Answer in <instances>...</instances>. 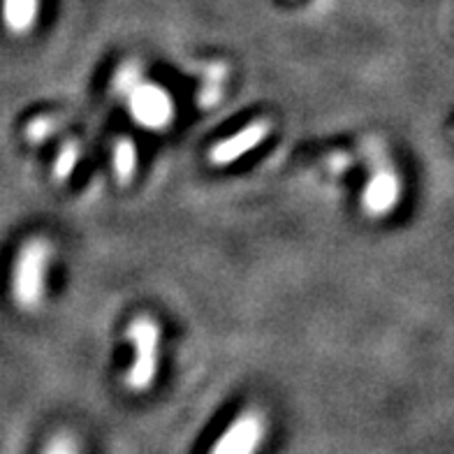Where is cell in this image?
I'll list each match as a JSON object with an SVG mask.
<instances>
[{
  "mask_svg": "<svg viewBox=\"0 0 454 454\" xmlns=\"http://www.w3.org/2000/svg\"><path fill=\"white\" fill-rule=\"evenodd\" d=\"M49 262L51 244L44 239H30L19 251L12 270V299L24 311H35L43 304Z\"/></svg>",
  "mask_w": 454,
  "mask_h": 454,
  "instance_id": "obj_1",
  "label": "cell"
},
{
  "mask_svg": "<svg viewBox=\"0 0 454 454\" xmlns=\"http://www.w3.org/2000/svg\"><path fill=\"white\" fill-rule=\"evenodd\" d=\"M126 339L135 350L132 366L126 371V387L130 392H146L156 380L160 362V325L149 316L135 317L128 325Z\"/></svg>",
  "mask_w": 454,
  "mask_h": 454,
  "instance_id": "obj_2",
  "label": "cell"
},
{
  "mask_svg": "<svg viewBox=\"0 0 454 454\" xmlns=\"http://www.w3.org/2000/svg\"><path fill=\"white\" fill-rule=\"evenodd\" d=\"M128 109L132 119L142 128L149 130H165L174 119V105L169 93L162 86L151 84V82H139L135 89L128 93Z\"/></svg>",
  "mask_w": 454,
  "mask_h": 454,
  "instance_id": "obj_3",
  "label": "cell"
},
{
  "mask_svg": "<svg viewBox=\"0 0 454 454\" xmlns=\"http://www.w3.org/2000/svg\"><path fill=\"white\" fill-rule=\"evenodd\" d=\"M264 434L267 422L262 412L246 411L223 431L209 454H257L262 448Z\"/></svg>",
  "mask_w": 454,
  "mask_h": 454,
  "instance_id": "obj_4",
  "label": "cell"
},
{
  "mask_svg": "<svg viewBox=\"0 0 454 454\" xmlns=\"http://www.w3.org/2000/svg\"><path fill=\"white\" fill-rule=\"evenodd\" d=\"M401 202V179L392 168H378L366 181L362 192V207L373 218H383Z\"/></svg>",
  "mask_w": 454,
  "mask_h": 454,
  "instance_id": "obj_5",
  "label": "cell"
},
{
  "mask_svg": "<svg viewBox=\"0 0 454 454\" xmlns=\"http://www.w3.org/2000/svg\"><path fill=\"white\" fill-rule=\"evenodd\" d=\"M271 126L270 121H255L251 126L241 128L237 135L232 137H225L223 142H218L214 149L209 151V162L215 168H225V165H232L234 160H239L241 156H246L248 151L257 149L260 144L264 142V137L270 135Z\"/></svg>",
  "mask_w": 454,
  "mask_h": 454,
  "instance_id": "obj_6",
  "label": "cell"
},
{
  "mask_svg": "<svg viewBox=\"0 0 454 454\" xmlns=\"http://www.w3.org/2000/svg\"><path fill=\"white\" fill-rule=\"evenodd\" d=\"M3 24L12 35H26L35 28L40 17V0H3Z\"/></svg>",
  "mask_w": 454,
  "mask_h": 454,
  "instance_id": "obj_7",
  "label": "cell"
},
{
  "mask_svg": "<svg viewBox=\"0 0 454 454\" xmlns=\"http://www.w3.org/2000/svg\"><path fill=\"white\" fill-rule=\"evenodd\" d=\"M137 169V149L130 137H121L114 144V174L119 184H130Z\"/></svg>",
  "mask_w": 454,
  "mask_h": 454,
  "instance_id": "obj_8",
  "label": "cell"
},
{
  "mask_svg": "<svg viewBox=\"0 0 454 454\" xmlns=\"http://www.w3.org/2000/svg\"><path fill=\"white\" fill-rule=\"evenodd\" d=\"M79 153H82V151H79V144L74 142V139H67V142L60 146L59 158H56L54 162L56 181H67V176H70V174L74 172V168H77Z\"/></svg>",
  "mask_w": 454,
  "mask_h": 454,
  "instance_id": "obj_9",
  "label": "cell"
},
{
  "mask_svg": "<svg viewBox=\"0 0 454 454\" xmlns=\"http://www.w3.org/2000/svg\"><path fill=\"white\" fill-rule=\"evenodd\" d=\"M142 79V70H139L137 63H126V66L119 67L116 74H114V93H116V96H128Z\"/></svg>",
  "mask_w": 454,
  "mask_h": 454,
  "instance_id": "obj_10",
  "label": "cell"
},
{
  "mask_svg": "<svg viewBox=\"0 0 454 454\" xmlns=\"http://www.w3.org/2000/svg\"><path fill=\"white\" fill-rule=\"evenodd\" d=\"M54 130H56V123L51 119H35L33 123H28V128H26V137H28L33 144H40L44 142V139L51 137Z\"/></svg>",
  "mask_w": 454,
  "mask_h": 454,
  "instance_id": "obj_11",
  "label": "cell"
},
{
  "mask_svg": "<svg viewBox=\"0 0 454 454\" xmlns=\"http://www.w3.org/2000/svg\"><path fill=\"white\" fill-rule=\"evenodd\" d=\"M43 454H79L77 442L72 441L70 436H56L54 441L49 442Z\"/></svg>",
  "mask_w": 454,
  "mask_h": 454,
  "instance_id": "obj_12",
  "label": "cell"
}]
</instances>
